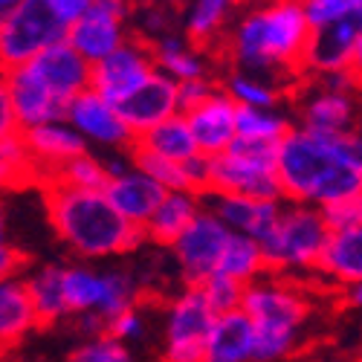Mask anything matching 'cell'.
Listing matches in <instances>:
<instances>
[{"instance_id": "13", "label": "cell", "mask_w": 362, "mask_h": 362, "mask_svg": "<svg viewBox=\"0 0 362 362\" xmlns=\"http://www.w3.org/2000/svg\"><path fill=\"white\" fill-rule=\"evenodd\" d=\"M128 0H93L90 9L67 29V41L90 64H99L134 35L128 33Z\"/></svg>"}, {"instance_id": "26", "label": "cell", "mask_w": 362, "mask_h": 362, "mask_svg": "<svg viewBox=\"0 0 362 362\" xmlns=\"http://www.w3.org/2000/svg\"><path fill=\"white\" fill-rule=\"evenodd\" d=\"M23 281L38 316V327H55L58 322H64L70 316L67 296H64V267L44 264L33 269V273H26Z\"/></svg>"}, {"instance_id": "22", "label": "cell", "mask_w": 362, "mask_h": 362, "mask_svg": "<svg viewBox=\"0 0 362 362\" xmlns=\"http://www.w3.org/2000/svg\"><path fill=\"white\" fill-rule=\"evenodd\" d=\"M23 142L29 148V157L38 165V174H41V186L47 180L67 165L70 160L81 157L90 151V145L64 122H49V125H41V128H33V131H23Z\"/></svg>"}, {"instance_id": "52", "label": "cell", "mask_w": 362, "mask_h": 362, "mask_svg": "<svg viewBox=\"0 0 362 362\" xmlns=\"http://www.w3.org/2000/svg\"><path fill=\"white\" fill-rule=\"evenodd\" d=\"M255 4H264V0H240V6H255Z\"/></svg>"}, {"instance_id": "17", "label": "cell", "mask_w": 362, "mask_h": 362, "mask_svg": "<svg viewBox=\"0 0 362 362\" xmlns=\"http://www.w3.org/2000/svg\"><path fill=\"white\" fill-rule=\"evenodd\" d=\"M183 116L203 157H221L238 139V105L223 87H218L206 102L189 107Z\"/></svg>"}, {"instance_id": "30", "label": "cell", "mask_w": 362, "mask_h": 362, "mask_svg": "<svg viewBox=\"0 0 362 362\" xmlns=\"http://www.w3.org/2000/svg\"><path fill=\"white\" fill-rule=\"evenodd\" d=\"M142 148H148L151 154L157 157H165V160H174V163H186L192 157H197V142L192 136V128L186 122V116L180 113L174 119H168V122L157 125L154 131H148L145 136L136 139Z\"/></svg>"}, {"instance_id": "23", "label": "cell", "mask_w": 362, "mask_h": 362, "mask_svg": "<svg viewBox=\"0 0 362 362\" xmlns=\"http://www.w3.org/2000/svg\"><path fill=\"white\" fill-rule=\"evenodd\" d=\"M313 276L339 290L362 281V226L330 229Z\"/></svg>"}, {"instance_id": "25", "label": "cell", "mask_w": 362, "mask_h": 362, "mask_svg": "<svg viewBox=\"0 0 362 362\" xmlns=\"http://www.w3.org/2000/svg\"><path fill=\"white\" fill-rule=\"evenodd\" d=\"M238 4L240 0H192L183 21V35L206 52H221Z\"/></svg>"}, {"instance_id": "33", "label": "cell", "mask_w": 362, "mask_h": 362, "mask_svg": "<svg viewBox=\"0 0 362 362\" xmlns=\"http://www.w3.org/2000/svg\"><path fill=\"white\" fill-rule=\"evenodd\" d=\"M293 119L279 107H238V136L250 142L279 145L290 131Z\"/></svg>"}, {"instance_id": "50", "label": "cell", "mask_w": 362, "mask_h": 362, "mask_svg": "<svg viewBox=\"0 0 362 362\" xmlns=\"http://www.w3.org/2000/svg\"><path fill=\"white\" fill-rule=\"evenodd\" d=\"M18 4H21V0H0V21H4V18H6Z\"/></svg>"}, {"instance_id": "7", "label": "cell", "mask_w": 362, "mask_h": 362, "mask_svg": "<svg viewBox=\"0 0 362 362\" xmlns=\"http://www.w3.org/2000/svg\"><path fill=\"white\" fill-rule=\"evenodd\" d=\"M351 73L301 78L296 99V125L316 134H348L359 125V102Z\"/></svg>"}, {"instance_id": "51", "label": "cell", "mask_w": 362, "mask_h": 362, "mask_svg": "<svg viewBox=\"0 0 362 362\" xmlns=\"http://www.w3.org/2000/svg\"><path fill=\"white\" fill-rule=\"evenodd\" d=\"M0 244H6V212L0 206Z\"/></svg>"}, {"instance_id": "21", "label": "cell", "mask_w": 362, "mask_h": 362, "mask_svg": "<svg viewBox=\"0 0 362 362\" xmlns=\"http://www.w3.org/2000/svg\"><path fill=\"white\" fill-rule=\"evenodd\" d=\"M4 76H6L9 93H12V105H15L18 122H21V134L41 128V125H49V122H62L64 119L67 105L58 102L26 64L18 67V70H9Z\"/></svg>"}, {"instance_id": "6", "label": "cell", "mask_w": 362, "mask_h": 362, "mask_svg": "<svg viewBox=\"0 0 362 362\" xmlns=\"http://www.w3.org/2000/svg\"><path fill=\"white\" fill-rule=\"evenodd\" d=\"M64 296L70 316L99 313L107 322L131 308H139L142 281L134 269H96L90 264L64 267Z\"/></svg>"}, {"instance_id": "18", "label": "cell", "mask_w": 362, "mask_h": 362, "mask_svg": "<svg viewBox=\"0 0 362 362\" xmlns=\"http://www.w3.org/2000/svg\"><path fill=\"white\" fill-rule=\"evenodd\" d=\"M362 21H342V23H330L322 29H313L308 49H305V64L301 73L305 78H319L330 73H348L351 58L356 49Z\"/></svg>"}, {"instance_id": "39", "label": "cell", "mask_w": 362, "mask_h": 362, "mask_svg": "<svg viewBox=\"0 0 362 362\" xmlns=\"http://www.w3.org/2000/svg\"><path fill=\"white\" fill-rule=\"evenodd\" d=\"M64 362H134V354L125 342L113 339L110 334H102L78 342Z\"/></svg>"}, {"instance_id": "46", "label": "cell", "mask_w": 362, "mask_h": 362, "mask_svg": "<svg viewBox=\"0 0 362 362\" xmlns=\"http://www.w3.org/2000/svg\"><path fill=\"white\" fill-rule=\"evenodd\" d=\"M44 4L52 9V15L62 21L67 29L90 9V4H93V0H44Z\"/></svg>"}, {"instance_id": "20", "label": "cell", "mask_w": 362, "mask_h": 362, "mask_svg": "<svg viewBox=\"0 0 362 362\" xmlns=\"http://www.w3.org/2000/svg\"><path fill=\"white\" fill-rule=\"evenodd\" d=\"M165 189L157 183L154 177H148L145 171H139L136 165L119 177H110L105 186V197L113 203V209L122 215L128 223L139 226L145 232L148 221L154 218V212L160 209V203L165 200Z\"/></svg>"}, {"instance_id": "43", "label": "cell", "mask_w": 362, "mask_h": 362, "mask_svg": "<svg viewBox=\"0 0 362 362\" xmlns=\"http://www.w3.org/2000/svg\"><path fill=\"white\" fill-rule=\"evenodd\" d=\"M218 87H221V81H215L212 76H209V78H194V81H183V84H180V107H183V113L189 107L206 102Z\"/></svg>"}, {"instance_id": "15", "label": "cell", "mask_w": 362, "mask_h": 362, "mask_svg": "<svg viewBox=\"0 0 362 362\" xmlns=\"http://www.w3.org/2000/svg\"><path fill=\"white\" fill-rule=\"evenodd\" d=\"M116 107L122 113L125 125L131 128V134L139 139L148 131H154L157 125L183 113V107H180V84L171 76L157 70L142 87H136L134 93L128 99H122Z\"/></svg>"}, {"instance_id": "9", "label": "cell", "mask_w": 362, "mask_h": 362, "mask_svg": "<svg viewBox=\"0 0 362 362\" xmlns=\"http://www.w3.org/2000/svg\"><path fill=\"white\" fill-rule=\"evenodd\" d=\"M67 38V26L52 15L44 0H21L0 21V73L18 70L44 49Z\"/></svg>"}, {"instance_id": "16", "label": "cell", "mask_w": 362, "mask_h": 362, "mask_svg": "<svg viewBox=\"0 0 362 362\" xmlns=\"http://www.w3.org/2000/svg\"><path fill=\"white\" fill-rule=\"evenodd\" d=\"M26 67L33 70L41 78V84L64 105H70L78 93L90 90V76H93V64H90L84 55H78V49H73L67 38L52 44L49 49H44Z\"/></svg>"}, {"instance_id": "3", "label": "cell", "mask_w": 362, "mask_h": 362, "mask_svg": "<svg viewBox=\"0 0 362 362\" xmlns=\"http://www.w3.org/2000/svg\"><path fill=\"white\" fill-rule=\"evenodd\" d=\"M339 136L293 125L276 145V174L287 203L327 209L362 189V177L339 154Z\"/></svg>"}, {"instance_id": "44", "label": "cell", "mask_w": 362, "mask_h": 362, "mask_svg": "<svg viewBox=\"0 0 362 362\" xmlns=\"http://www.w3.org/2000/svg\"><path fill=\"white\" fill-rule=\"evenodd\" d=\"M21 134V122H18V113L12 105V93H9V84L6 76L0 73V142Z\"/></svg>"}, {"instance_id": "4", "label": "cell", "mask_w": 362, "mask_h": 362, "mask_svg": "<svg viewBox=\"0 0 362 362\" xmlns=\"http://www.w3.org/2000/svg\"><path fill=\"white\" fill-rule=\"evenodd\" d=\"M327 235H330V226L325 221L322 209L284 200L273 232L261 240L267 273L287 276V279L310 276L319 264Z\"/></svg>"}, {"instance_id": "34", "label": "cell", "mask_w": 362, "mask_h": 362, "mask_svg": "<svg viewBox=\"0 0 362 362\" xmlns=\"http://www.w3.org/2000/svg\"><path fill=\"white\" fill-rule=\"evenodd\" d=\"M41 186L38 165L29 157L23 134H15L0 142V189H21V186Z\"/></svg>"}, {"instance_id": "5", "label": "cell", "mask_w": 362, "mask_h": 362, "mask_svg": "<svg viewBox=\"0 0 362 362\" xmlns=\"http://www.w3.org/2000/svg\"><path fill=\"white\" fill-rule=\"evenodd\" d=\"M209 192L244 194L258 200H284L276 174V145L250 142L238 136L229 145V151H223L221 157H212Z\"/></svg>"}, {"instance_id": "48", "label": "cell", "mask_w": 362, "mask_h": 362, "mask_svg": "<svg viewBox=\"0 0 362 362\" xmlns=\"http://www.w3.org/2000/svg\"><path fill=\"white\" fill-rule=\"evenodd\" d=\"M348 73H351V78H354L356 93H362V29H359L356 49H354V58H351V67H348Z\"/></svg>"}, {"instance_id": "11", "label": "cell", "mask_w": 362, "mask_h": 362, "mask_svg": "<svg viewBox=\"0 0 362 362\" xmlns=\"http://www.w3.org/2000/svg\"><path fill=\"white\" fill-rule=\"evenodd\" d=\"M229 238V226L212 209L203 206L197 218L186 226V232L171 244V258L177 264V276L183 287H200L206 279L218 273Z\"/></svg>"}, {"instance_id": "36", "label": "cell", "mask_w": 362, "mask_h": 362, "mask_svg": "<svg viewBox=\"0 0 362 362\" xmlns=\"http://www.w3.org/2000/svg\"><path fill=\"white\" fill-rule=\"evenodd\" d=\"M131 160H134V165L139 171H145L148 177H154L165 192H189V180H186L183 163H174V160L151 154V151L142 148L139 142L131 145Z\"/></svg>"}, {"instance_id": "29", "label": "cell", "mask_w": 362, "mask_h": 362, "mask_svg": "<svg viewBox=\"0 0 362 362\" xmlns=\"http://www.w3.org/2000/svg\"><path fill=\"white\" fill-rule=\"evenodd\" d=\"M203 209V197L194 192H168L165 200L160 203V209L154 212V218L145 226V240L157 247H168L186 232V226L197 218V212Z\"/></svg>"}, {"instance_id": "49", "label": "cell", "mask_w": 362, "mask_h": 362, "mask_svg": "<svg viewBox=\"0 0 362 362\" xmlns=\"http://www.w3.org/2000/svg\"><path fill=\"white\" fill-rule=\"evenodd\" d=\"M342 301H345L351 310H362V281L345 287V290H342Z\"/></svg>"}, {"instance_id": "10", "label": "cell", "mask_w": 362, "mask_h": 362, "mask_svg": "<svg viewBox=\"0 0 362 362\" xmlns=\"http://www.w3.org/2000/svg\"><path fill=\"white\" fill-rule=\"evenodd\" d=\"M215 313L206 305L200 287H183L168 298L163 313V351L160 362H203L209 330Z\"/></svg>"}, {"instance_id": "42", "label": "cell", "mask_w": 362, "mask_h": 362, "mask_svg": "<svg viewBox=\"0 0 362 362\" xmlns=\"http://www.w3.org/2000/svg\"><path fill=\"white\" fill-rule=\"evenodd\" d=\"M325 221L330 229H345V226H362V189L356 194H351L348 200L322 209Z\"/></svg>"}, {"instance_id": "37", "label": "cell", "mask_w": 362, "mask_h": 362, "mask_svg": "<svg viewBox=\"0 0 362 362\" xmlns=\"http://www.w3.org/2000/svg\"><path fill=\"white\" fill-rule=\"evenodd\" d=\"M310 29H322L342 21H362V0H301Z\"/></svg>"}, {"instance_id": "32", "label": "cell", "mask_w": 362, "mask_h": 362, "mask_svg": "<svg viewBox=\"0 0 362 362\" xmlns=\"http://www.w3.org/2000/svg\"><path fill=\"white\" fill-rule=\"evenodd\" d=\"M221 87L232 96L238 107H279L284 99V90L279 87V81L240 70H229Z\"/></svg>"}, {"instance_id": "31", "label": "cell", "mask_w": 362, "mask_h": 362, "mask_svg": "<svg viewBox=\"0 0 362 362\" xmlns=\"http://www.w3.org/2000/svg\"><path fill=\"white\" fill-rule=\"evenodd\" d=\"M218 273H223V276H229V279H235L240 284H252L255 279H261L267 273V261H264L261 244H258L255 238L232 232L229 244L223 250Z\"/></svg>"}, {"instance_id": "2", "label": "cell", "mask_w": 362, "mask_h": 362, "mask_svg": "<svg viewBox=\"0 0 362 362\" xmlns=\"http://www.w3.org/2000/svg\"><path fill=\"white\" fill-rule=\"evenodd\" d=\"M41 192L52 232L76 258H122L145 244V232L119 215L105 192H81L58 183H47Z\"/></svg>"}, {"instance_id": "45", "label": "cell", "mask_w": 362, "mask_h": 362, "mask_svg": "<svg viewBox=\"0 0 362 362\" xmlns=\"http://www.w3.org/2000/svg\"><path fill=\"white\" fill-rule=\"evenodd\" d=\"M23 269H26V255L18 247H12L9 240H6V244H0V281L26 276Z\"/></svg>"}, {"instance_id": "1", "label": "cell", "mask_w": 362, "mask_h": 362, "mask_svg": "<svg viewBox=\"0 0 362 362\" xmlns=\"http://www.w3.org/2000/svg\"><path fill=\"white\" fill-rule=\"evenodd\" d=\"M310 23L301 0H264L244 6L221 47L229 70L255 73L267 78H305V49L310 41Z\"/></svg>"}, {"instance_id": "27", "label": "cell", "mask_w": 362, "mask_h": 362, "mask_svg": "<svg viewBox=\"0 0 362 362\" xmlns=\"http://www.w3.org/2000/svg\"><path fill=\"white\" fill-rule=\"evenodd\" d=\"M154 62L157 70L171 76L177 84L183 81H194V78H209L212 70H209V52L194 47L186 35H163L154 44Z\"/></svg>"}, {"instance_id": "40", "label": "cell", "mask_w": 362, "mask_h": 362, "mask_svg": "<svg viewBox=\"0 0 362 362\" xmlns=\"http://www.w3.org/2000/svg\"><path fill=\"white\" fill-rule=\"evenodd\" d=\"M293 334H255V362H281L298 348Z\"/></svg>"}, {"instance_id": "41", "label": "cell", "mask_w": 362, "mask_h": 362, "mask_svg": "<svg viewBox=\"0 0 362 362\" xmlns=\"http://www.w3.org/2000/svg\"><path fill=\"white\" fill-rule=\"evenodd\" d=\"M107 334L113 339H119V342H125L128 348L134 342H142V337H145V316H142V310L139 308H131L125 313L113 316L107 322Z\"/></svg>"}, {"instance_id": "8", "label": "cell", "mask_w": 362, "mask_h": 362, "mask_svg": "<svg viewBox=\"0 0 362 362\" xmlns=\"http://www.w3.org/2000/svg\"><path fill=\"white\" fill-rule=\"evenodd\" d=\"M258 334H293L301 337V327L310 319V298L293 279L264 273L247 284L244 305H240Z\"/></svg>"}, {"instance_id": "19", "label": "cell", "mask_w": 362, "mask_h": 362, "mask_svg": "<svg viewBox=\"0 0 362 362\" xmlns=\"http://www.w3.org/2000/svg\"><path fill=\"white\" fill-rule=\"evenodd\" d=\"M284 200H258V197H244V194H203V206L229 226V232L255 238L258 244L273 232L279 212Z\"/></svg>"}, {"instance_id": "38", "label": "cell", "mask_w": 362, "mask_h": 362, "mask_svg": "<svg viewBox=\"0 0 362 362\" xmlns=\"http://www.w3.org/2000/svg\"><path fill=\"white\" fill-rule=\"evenodd\" d=\"M200 293L206 298V305L212 308L215 316H223V313H232V310H240L244 305V293H247V284H240L223 273H215L212 279H206L200 284Z\"/></svg>"}, {"instance_id": "14", "label": "cell", "mask_w": 362, "mask_h": 362, "mask_svg": "<svg viewBox=\"0 0 362 362\" xmlns=\"http://www.w3.org/2000/svg\"><path fill=\"white\" fill-rule=\"evenodd\" d=\"M154 73H157L154 47L139 35H131L119 49H113L107 58L93 64L90 87H93L96 93H102L107 102L119 105L122 99H128L136 87H142Z\"/></svg>"}, {"instance_id": "47", "label": "cell", "mask_w": 362, "mask_h": 362, "mask_svg": "<svg viewBox=\"0 0 362 362\" xmlns=\"http://www.w3.org/2000/svg\"><path fill=\"white\" fill-rule=\"evenodd\" d=\"M339 154L362 177V128H354V131L339 136Z\"/></svg>"}, {"instance_id": "12", "label": "cell", "mask_w": 362, "mask_h": 362, "mask_svg": "<svg viewBox=\"0 0 362 362\" xmlns=\"http://www.w3.org/2000/svg\"><path fill=\"white\" fill-rule=\"evenodd\" d=\"M64 122L93 148H102L105 154H116V151H131L136 136L125 125L122 113L113 102H107L102 93H96L93 87L78 93L67 110H64Z\"/></svg>"}, {"instance_id": "28", "label": "cell", "mask_w": 362, "mask_h": 362, "mask_svg": "<svg viewBox=\"0 0 362 362\" xmlns=\"http://www.w3.org/2000/svg\"><path fill=\"white\" fill-rule=\"evenodd\" d=\"M35 327H38V316L33 301H29L23 276L0 281V351L15 348Z\"/></svg>"}, {"instance_id": "24", "label": "cell", "mask_w": 362, "mask_h": 362, "mask_svg": "<svg viewBox=\"0 0 362 362\" xmlns=\"http://www.w3.org/2000/svg\"><path fill=\"white\" fill-rule=\"evenodd\" d=\"M255 325L244 310L215 319L206 339L203 362H255Z\"/></svg>"}, {"instance_id": "35", "label": "cell", "mask_w": 362, "mask_h": 362, "mask_svg": "<svg viewBox=\"0 0 362 362\" xmlns=\"http://www.w3.org/2000/svg\"><path fill=\"white\" fill-rule=\"evenodd\" d=\"M107 168H105V160L96 157V154H81L76 160H70L67 165L58 168L47 183H58V186H67V189H81V192H105L107 186ZM44 183V186H47Z\"/></svg>"}]
</instances>
